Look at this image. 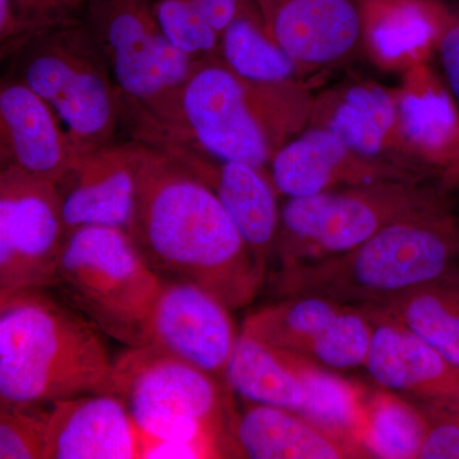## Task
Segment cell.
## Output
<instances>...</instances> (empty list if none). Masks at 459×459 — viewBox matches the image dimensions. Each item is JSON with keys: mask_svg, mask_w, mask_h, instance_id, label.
I'll list each match as a JSON object with an SVG mask.
<instances>
[{"mask_svg": "<svg viewBox=\"0 0 459 459\" xmlns=\"http://www.w3.org/2000/svg\"><path fill=\"white\" fill-rule=\"evenodd\" d=\"M137 186L128 232L161 280L195 283L230 310L252 303L267 271L212 190L177 159L134 141Z\"/></svg>", "mask_w": 459, "mask_h": 459, "instance_id": "obj_1", "label": "cell"}, {"mask_svg": "<svg viewBox=\"0 0 459 459\" xmlns=\"http://www.w3.org/2000/svg\"><path fill=\"white\" fill-rule=\"evenodd\" d=\"M129 104L137 140L174 138L222 161L267 169L287 141L289 114L280 87L247 82L220 56L199 60L186 82L159 99Z\"/></svg>", "mask_w": 459, "mask_h": 459, "instance_id": "obj_2", "label": "cell"}, {"mask_svg": "<svg viewBox=\"0 0 459 459\" xmlns=\"http://www.w3.org/2000/svg\"><path fill=\"white\" fill-rule=\"evenodd\" d=\"M50 290L0 295V404H54L110 388L105 334Z\"/></svg>", "mask_w": 459, "mask_h": 459, "instance_id": "obj_3", "label": "cell"}, {"mask_svg": "<svg viewBox=\"0 0 459 459\" xmlns=\"http://www.w3.org/2000/svg\"><path fill=\"white\" fill-rule=\"evenodd\" d=\"M459 263V220L452 204L386 226L340 255L280 267L281 298L316 295L353 307H379Z\"/></svg>", "mask_w": 459, "mask_h": 459, "instance_id": "obj_4", "label": "cell"}, {"mask_svg": "<svg viewBox=\"0 0 459 459\" xmlns=\"http://www.w3.org/2000/svg\"><path fill=\"white\" fill-rule=\"evenodd\" d=\"M161 283L126 230L84 226L68 232L51 290L105 336L140 347Z\"/></svg>", "mask_w": 459, "mask_h": 459, "instance_id": "obj_5", "label": "cell"}, {"mask_svg": "<svg viewBox=\"0 0 459 459\" xmlns=\"http://www.w3.org/2000/svg\"><path fill=\"white\" fill-rule=\"evenodd\" d=\"M437 181L386 180L287 198L274 256L280 267L340 255L386 226L451 204Z\"/></svg>", "mask_w": 459, "mask_h": 459, "instance_id": "obj_6", "label": "cell"}, {"mask_svg": "<svg viewBox=\"0 0 459 459\" xmlns=\"http://www.w3.org/2000/svg\"><path fill=\"white\" fill-rule=\"evenodd\" d=\"M108 394L126 403L142 434L213 443L230 457L232 392L219 377L153 347H128L114 360Z\"/></svg>", "mask_w": 459, "mask_h": 459, "instance_id": "obj_7", "label": "cell"}, {"mask_svg": "<svg viewBox=\"0 0 459 459\" xmlns=\"http://www.w3.org/2000/svg\"><path fill=\"white\" fill-rule=\"evenodd\" d=\"M18 54L17 80L56 111L80 155L110 143L122 95L87 27L75 22L38 33Z\"/></svg>", "mask_w": 459, "mask_h": 459, "instance_id": "obj_8", "label": "cell"}, {"mask_svg": "<svg viewBox=\"0 0 459 459\" xmlns=\"http://www.w3.org/2000/svg\"><path fill=\"white\" fill-rule=\"evenodd\" d=\"M87 9V30L124 99L148 104L186 82L197 65L162 32L155 0H91Z\"/></svg>", "mask_w": 459, "mask_h": 459, "instance_id": "obj_9", "label": "cell"}, {"mask_svg": "<svg viewBox=\"0 0 459 459\" xmlns=\"http://www.w3.org/2000/svg\"><path fill=\"white\" fill-rule=\"evenodd\" d=\"M68 232L53 183L2 168L0 295L51 289Z\"/></svg>", "mask_w": 459, "mask_h": 459, "instance_id": "obj_10", "label": "cell"}, {"mask_svg": "<svg viewBox=\"0 0 459 459\" xmlns=\"http://www.w3.org/2000/svg\"><path fill=\"white\" fill-rule=\"evenodd\" d=\"M241 332L331 370L360 367L370 343L369 323L358 307L316 295L262 307Z\"/></svg>", "mask_w": 459, "mask_h": 459, "instance_id": "obj_11", "label": "cell"}, {"mask_svg": "<svg viewBox=\"0 0 459 459\" xmlns=\"http://www.w3.org/2000/svg\"><path fill=\"white\" fill-rule=\"evenodd\" d=\"M231 310L195 283L162 280L144 346L188 362L225 380L238 334Z\"/></svg>", "mask_w": 459, "mask_h": 459, "instance_id": "obj_12", "label": "cell"}, {"mask_svg": "<svg viewBox=\"0 0 459 459\" xmlns=\"http://www.w3.org/2000/svg\"><path fill=\"white\" fill-rule=\"evenodd\" d=\"M264 31L303 74L342 65L368 31L360 0H250Z\"/></svg>", "mask_w": 459, "mask_h": 459, "instance_id": "obj_13", "label": "cell"}, {"mask_svg": "<svg viewBox=\"0 0 459 459\" xmlns=\"http://www.w3.org/2000/svg\"><path fill=\"white\" fill-rule=\"evenodd\" d=\"M150 146L177 159L204 181L220 199L235 228L267 271L274 256L280 229L279 192L265 168L246 162L222 161L169 137H152Z\"/></svg>", "mask_w": 459, "mask_h": 459, "instance_id": "obj_14", "label": "cell"}, {"mask_svg": "<svg viewBox=\"0 0 459 459\" xmlns=\"http://www.w3.org/2000/svg\"><path fill=\"white\" fill-rule=\"evenodd\" d=\"M270 174L280 195L310 197L328 190L386 180L433 181L359 155L333 133L307 126L276 151Z\"/></svg>", "mask_w": 459, "mask_h": 459, "instance_id": "obj_15", "label": "cell"}, {"mask_svg": "<svg viewBox=\"0 0 459 459\" xmlns=\"http://www.w3.org/2000/svg\"><path fill=\"white\" fill-rule=\"evenodd\" d=\"M307 126L333 133L359 155L406 169L429 179L407 155L395 89H386L371 81L338 84L316 96Z\"/></svg>", "mask_w": 459, "mask_h": 459, "instance_id": "obj_16", "label": "cell"}, {"mask_svg": "<svg viewBox=\"0 0 459 459\" xmlns=\"http://www.w3.org/2000/svg\"><path fill=\"white\" fill-rule=\"evenodd\" d=\"M397 92L400 128L411 162L459 195V108L446 84L419 65Z\"/></svg>", "mask_w": 459, "mask_h": 459, "instance_id": "obj_17", "label": "cell"}, {"mask_svg": "<svg viewBox=\"0 0 459 459\" xmlns=\"http://www.w3.org/2000/svg\"><path fill=\"white\" fill-rule=\"evenodd\" d=\"M362 309L373 322L364 367L377 385L411 395L424 406L459 403V368L391 314Z\"/></svg>", "mask_w": 459, "mask_h": 459, "instance_id": "obj_18", "label": "cell"}, {"mask_svg": "<svg viewBox=\"0 0 459 459\" xmlns=\"http://www.w3.org/2000/svg\"><path fill=\"white\" fill-rule=\"evenodd\" d=\"M54 186L69 231L84 226L126 231L137 186L135 142L83 153Z\"/></svg>", "mask_w": 459, "mask_h": 459, "instance_id": "obj_19", "label": "cell"}, {"mask_svg": "<svg viewBox=\"0 0 459 459\" xmlns=\"http://www.w3.org/2000/svg\"><path fill=\"white\" fill-rule=\"evenodd\" d=\"M57 119L50 105L22 81L2 82V168H17L53 184L62 179L81 155Z\"/></svg>", "mask_w": 459, "mask_h": 459, "instance_id": "obj_20", "label": "cell"}, {"mask_svg": "<svg viewBox=\"0 0 459 459\" xmlns=\"http://www.w3.org/2000/svg\"><path fill=\"white\" fill-rule=\"evenodd\" d=\"M142 434L126 403L91 394L51 407L44 459H141Z\"/></svg>", "mask_w": 459, "mask_h": 459, "instance_id": "obj_21", "label": "cell"}, {"mask_svg": "<svg viewBox=\"0 0 459 459\" xmlns=\"http://www.w3.org/2000/svg\"><path fill=\"white\" fill-rule=\"evenodd\" d=\"M229 452L252 459L367 458L355 444L296 411L249 402L230 419Z\"/></svg>", "mask_w": 459, "mask_h": 459, "instance_id": "obj_22", "label": "cell"}, {"mask_svg": "<svg viewBox=\"0 0 459 459\" xmlns=\"http://www.w3.org/2000/svg\"><path fill=\"white\" fill-rule=\"evenodd\" d=\"M226 385L249 403L296 411L304 403L303 382L291 355L240 332L230 356Z\"/></svg>", "mask_w": 459, "mask_h": 459, "instance_id": "obj_23", "label": "cell"}, {"mask_svg": "<svg viewBox=\"0 0 459 459\" xmlns=\"http://www.w3.org/2000/svg\"><path fill=\"white\" fill-rule=\"evenodd\" d=\"M376 309L391 314L459 368V265Z\"/></svg>", "mask_w": 459, "mask_h": 459, "instance_id": "obj_24", "label": "cell"}, {"mask_svg": "<svg viewBox=\"0 0 459 459\" xmlns=\"http://www.w3.org/2000/svg\"><path fill=\"white\" fill-rule=\"evenodd\" d=\"M290 355L305 392L303 406L298 412L319 427L355 444L364 452L360 446V430L367 391L351 380L332 373L327 368L294 353Z\"/></svg>", "mask_w": 459, "mask_h": 459, "instance_id": "obj_25", "label": "cell"}, {"mask_svg": "<svg viewBox=\"0 0 459 459\" xmlns=\"http://www.w3.org/2000/svg\"><path fill=\"white\" fill-rule=\"evenodd\" d=\"M427 427L422 407L383 388L368 394L360 446L368 458H419Z\"/></svg>", "mask_w": 459, "mask_h": 459, "instance_id": "obj_26", "label": "cell"}, {"mask_svg": "<svg viewBox=\"0 0 459 459\" xmlns=\"http://www.w3.org/2000/svg\"><path fill=\"white\" fill-rule=\"evenodd\" d=\"M220 57L247 82H292L304 75L300 66L264 31L255 5L223 30Z\"/></svg>", "mask_w": 459, "mask_h": 459, "instance_id": "obj_27", "label": "cell"}, {"mask_svg": "<svg viewBox=\"0 0 459 459\" xmlns=\"http://www.w3.org/2000/svg\"><path fill=\"white\" fill-rule=\"evenodd\" d=\"M157 21L168 40L195 62L220 56V32L188 0H155Z\"/></svg>", "mask_w": 459, "mask_h": 459, "instance_id": "obj_28", "label": "cell"}, {"mask_svg": "<svg viewBox=\"0 0 459 459\" xmlns=\"http://www.w3.org/2000/svg\"><path fill=\"white\" fill-rule=\"evenodd\" d=\"M53 404H0V458L44 459Z\"/></svg>", "mask_w": 459, "mask_h": 459, "instance_id": "obj_29", "label": "cell"}, {"mask_svg": "<svg viewBox=\"0 0 459 459\" xmlns=\"http://www.w3.org/2000/svg\"><path fill=\"white\" fill-rule=\"evenodd\" d=\"M428 427L419 458L459 459V403L422 407Z\"/></svg>", "mask_w": 459, "mask_h": 459, "instance_id": "obj_30", "label": "cell"}, {"mask_svg": "<svg viewBox=\"0 0 459 459\" xmlns=\"http://www.w3.org/2000/svg\"><path fill=\"white\" fill-rule=\"evenodd\" d=\"M444 82L459 104V14L430 4L427 8Z\"/></svg>", "mask_w": 459, "mask_h": 459, "instance_id": "obj_31", "label": "cell"}, {"mask_svg": "<svg viewBox=\"0 0 459 459\" xmlns=\"http://www.w3.org/2000/svg\"><path fill=\"white\" fill-rule=\"evenodd\" d=\"M18 17L33 36L75 23V14L89 7L91 0H11Z\"/></svg>", "mask_w": 459, "mask_h": 459, "instance_id": "obj_32", "label": "cell"}, {"mask_svg": "<svg viewBox=\"0 0 459 459\" xmlns=\"http://www.w3.org/2000/svg\"><path fill=\"white\" fill-rule=\"evenodd\" d=\"M142 434V433H141ZM226 458L219 446L208 442L165 440L142 434L141 459Z\"/></svg>", "mask_w": 459, "mask_h": 459, "instance_id": "obj_33", "label": "cell"}, {"mask_svg": "<svg viewBox=\"0 0 459 459\" xmlns=\"http://www.w3.org/2000/svg\"><path fill=\"white\" fill-rule=\"evenodd\" d=\"M201 9L204 16L220 32L238 16L253 8L250 0H188Z\"/></svg>", "mask_w": 459, "mask_h": 459, "instance_id": "obj_34", "label": "cell"}]
</instances>
